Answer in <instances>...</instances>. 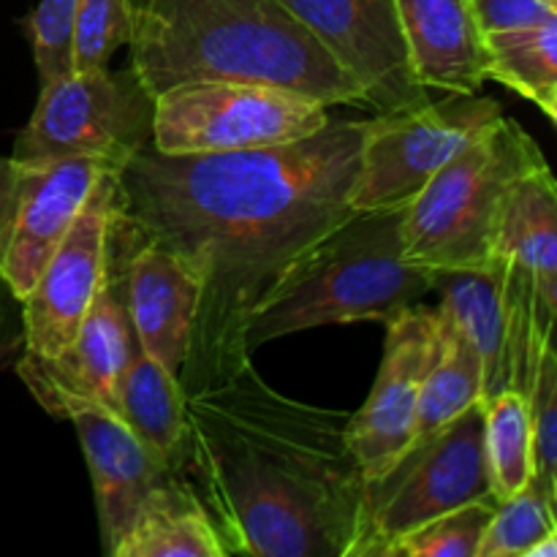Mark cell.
Masks as SVG:
<instances>
[{
  "label": "cell",
  "mask_w": 557,
  "mask_h": 557,
  "mask_svg": "<svg viewBox=\"0 0 557 557\" xmlns=\"http://www.w3.org/2000/svg\"><path fill=\"white\" fill-rule=\"evenodd\" d=\"M364 120H330L292 145L166 156L147 145L120 172L123 215L201 281L185 395L245 364V330L292 267L351 215Z\"/></svg>",
  "instance_id": "6da1fadb"
},
{
  "label": "cell",
  "mask_w": 557,
  "mask_h": 557,
  "mask_svg": "<svg viewBox=\"0 0 557 557\" xmlns=\"http://www.w3.org/2000/svg\"><path fill=\"white\" fill-rule=\"evenodd\" d=\"M351 413L275 392L253 362L185 395V482L226 557H354L364 473Z\"/></svg>",
  "instance_id": "7a4b0ae2"
},
{
  "label": "cell",
  "mask_w": 557,
  "mask_h": 557,
  "mask_svg": "<svg viewBox=\"0 0 557 557\" xmlns=\"http://www.w3.org/2000/svg\"><path fill=\"white\" fill-rule=\"evenodd\" d=\"M131 65L152 96L196 79L256 82L326 107H368L362 87L281 0H147Z\"/></svg>",
  "instance_id": "3957f363"
},
{
  "label": "cell",
  "mask_w": 557,
  "mask_h": 557,
  "mask_svg": "<svg viewBox=\"0 0 557 557\" xmlns=\"http://www.w3.org/2000/svg\"><path fill=\"white\" fill-rule=\"evenodd\" d=\"M400 210L351 212L313 245L250 315L245 348L330 324H389L435 292L438 272L408 261Z\"/></svg>",
  "instance_id": "277c9868"
},
{
  "label": "cell",
  "mask_w": 557,
  "mask_h": 557,
  "mask_svg": "<svg viewBox=\"0 0 557 557\" xmlns=\"http://www.w3.org/2000/svg\"><path fill=\"white\" fill-rule=\"evenodd\" d=\"M544 161L517 120H495L406 207L403 250L408 261L435 272L493 264L506 194Z\"/></svg>",
  "instance_id": "5b68a950"
},
{
  "label": "cell",
  "mask_w": 557,
  "mask_h": 557,
  "mask_svg": "<svg viewBox=\"0 0 557 557\" xmlns=\"http://www.w3.org/2000/svg\"><path fill=\"white\" fill-rule=\"evenodd\" d=\"M495 498L484 451V400L446 428L413 438L364 482L362 539L354 557H384L392 542L473 500Z\"/></svg>",
  "instance_id": "8992f818"
},
{
  "label": "cell",
  "mask_w": 557,
  "mask_h": 557,
  "mask_svg": "<svg viewBox=\"0 0 557 557\" xmlns=\"http://www.w3.org/2000/svg\"><path fill=\"white\" fill-rule=\"evenodd\" d=\"M156 96L134 65L71 71L47 82L14 141L16 161L96 158L123 172L152 145Z\"/></svg>",
  "instance_id": "52a82bcc"
},
{
  "label": "cell",
  "mask_w": 557,
  "mask_h": 557,
  "mask_svg": "<svg viewBox=\"0 0 557 557\" xmlns=\"http://www.w3.org/2000/svg\"><path fill=\"white\" fill-rule=\"evenodd\" d=\"M326 103L256 82L196 79L156 96L152 147L166 156L292 145L330 123Z\"/></svg>",
  "instance_id": "ba28073f"
},
{
  "label": "cell",
  "mask_w": 557,
  "mask_h": 557,
  "mask_svg": "<svg viewBox=\"0 0 557 557\" xmlns=\"http://www.w3.org/2000/svg\"><path fill=\"white\" fill-rule=\"evenodd\" d=\"M500 117L504 112L493 98L449 92L446 101L379 112V117L364 120L351 210L408 207L446 163Z\"/></svg>",
  "instance_id": "9c48e42d"
},
{
  "label": "cell",
  "mask_w": 557,
  "mask_h": 557,
  "mask_svg": "<svg viewBox=\"0 0 557 557\" xmlns=\"http://www.w3.org/2000/svg\"><path fill=\"white\" fill-rule=\"evenodd\" d=\"M125 259L128 237L117 210L109 234L107 281L71 346L49 359L25 354L16 364V373L30 395L52 417L69 419L82 408H103L117 417V381L128 364L134 341V324L125 302Z\"/></svg>",
  "instance_id": "30bf717a"
},
{
  "label": "cell",
  "mask_w": 557,
  "mask_h": 557,
  "mask_svg": "<svg viewBox=\"0 0 557 557\" xmlns=\"http://www.w3.org/2000/svg\"><path fill=\"white\" fill-rule=\"evenodd\" d=\"M103 169L109 166L96 158H0V281L20 302L63 243Z\"/></svg>",
  "instance_id": "8fae6325"
},
{
  "label": "cell",
  "mask_w": 557,
  "mask_h": 557,
  "mask_svg": "<svg viewBox=\"0 0 557 557\" xmlns=\"http://www.w3.org/2000/svg\"><path fill=\"white\" fill-rule=\"evenodd\" d=\"M120 201V169H103L69 234L22 299L25 354L30 357H58L79 332L87 310L107 281L109 234Z\"/></svg>",
  "instance_id": "7c38bea8"
},
{
  "label": "cell",
  "mask_w": 557,
  "mask_h": 557,
  "mask_svg": "<svg viewBox=\"0 0 557 557\" xmlns=\"http://www.w3.org/2000/svg\"><path fill=\"white\" fill-rule=\"evenodd\" d=\"M362 87L375 112L417 109L430 90L413 71L397 0H281Z\"/></svg>",
  "instance_id": "4fadbf2b"
},
{
  "label": "cell",
  "mask_w": 557,
  "mask_h": 557,
  "mask_svg": "<svg viewBox=\"0 0 557 557\" xmlns=\"http://www.w3.org/2000/svg\"><path fill=\"white\" fill-rule=\"evenodd\" d=\"M444 343L438 308L406 310L386 324L384 357L368 403L351 413V449L364 482L392 466L413 441L419 392Z\"/></svg>",
  "instance_id": "5bb4252c"
},
{
  "label": "cell",
  "mask_w": 557,
  "mask_h": 557,
  "mask_svg": "<svg viewBox=\"0 0 557 557\" xmlns=\"http://www.w3.org/2000/svg\"><path fill=\"white\" fill-rule=\"evenodd\" d=\"M69 422L90 466L103 547L112 555L145 506L185 476L112 411L82 408L71 413Z\"/></svg>",
  "instance_id": "9a60e30c"
},
{
  "label": "cell",
  "mask_w": 557,
  "mask_h": 557,
  "mask_svg": "<svg viewBox=\"0 0 557 557\" xmlns=\"http://www.w3.org/2000/svg\"><path fill=\"white\" fill-rule=\"evenodd\" d=\"M123 226L128 237L125 302H128L134 335L150 357H156L180 379L199 313L201 281L188 261L163 245L141 237L125 215Z\"/></svg>",
  "instance_id": "2e32d148"
},
{
  "label": "cell",
  "mask_w": 557,
  "mask_h": 557,
  "mask_svg": "<svg viewBox=\"0 0 557 557\" xmlns=\"http://www.w3.org/2000/svg\"><path fill=\"white\" fill-rule=\"evenodd\" d=\"M397 11L413 71L428 90H482L490 54L468 0H397Z\"/></svg>",
  "instance_id": "e0dca14e"
},
{
  "label": "cell",
  "mask_w": 557,
  "mask_h": 557,
  "mask_svg": "<svg viewBox=\"0 0 557 557\" xmlns=\"http://www.w3.org/2000/svg\"><path fill=\"white\" fill-rule=\"evenodd\" d=\"M506 264L446 270L435 277L438 308L455 321L484 364V400L509 389V308L504 292Z\"/></svg>",
  "instance_id": "ac0fdd59"
},
{
  "label": "cell",
  "mask_w": 557,
  "mask_h": 557,
  "mask_svg": "<svg viewBox=\"0 0 557 557\" xmlns=\"http://www.w3.org/2000/svg\"><path fill=\"white\" fill-rule=\"evenodd\" d=\"M117 417L166 457L183 466L185 451V392L177 375L145 351L139 337L131 341V357L117 381Z\"/></svg>",
  "instance_id": "d6986e66"
},
{
  "label": "cell",
  "mask_w": 557,
  "mask_h": 557,
  "mask_svg": "<svg viewBox=\"0 0 557 557\" xmlns=\"http://www.w3.org/2000/svg\"><path fill=\"white\" fill-rule=\"evenodd\" d=\"M495 259L517 261L539 277L557 275V177L547 161L528 169L506 194Z\"/></svg>",
  "instance_id": "ffe728a7"
},
{
  "label": "cell",
  "mask_w": 557,
  "mask_h": 557,
  "mask_svg": "<svg viewBox=\"0 0 557 557\" xmlns=\"http://www.w3.org/2000/svg\"><path fill=\"white\" fill-rule=\"evenodd\" d=\"M112 557H226V547L183 479L145 506Z\"/></svg>",
  "instance_id": "44dd1931"
},
{
  "label": "cell",
  "mask_w": 557,
  "mask_h": 557,
  "mask_svg": "<svg viewBox=\"0 0 557 557\" xmlns=\"http://www.w3.org/2000/svg\"><path fill=\"white\" fill-rule=\"evenodd\" d=\"M444 343L419 392L413 438L446 428L451 419L484 400V364L455 321L438 308Z\"/></svg>",
  "instance_id": "7402d4cb"
},
{
  "label": "cell",
  "mask_w": 557,
  "mask_h": 557,
  "mask_svg": "<svg viewBox=\"0 0 557 557\" xmlns=\"http://www.w3.org/2000/svg\"><path fill=\"white\" fill-rule=\"evenodd\" d=\"M484 451L490 487L498 500L520 493L536 476V438L528 395L504 389L484 400Z\"/></svg>",
  "instance_id": "603a6c76"
},
{
  "label": "cell",
  "mask_w": 557,
  "mask_h": 557,
  "mask_svg": "<svg viewBox=\"0 0 557 557\" xmlns=\"http://www.w3.org/2000/svg\"><path fill=\"white\" fill-rule=\"evenodd\" d=\"M490 79L511 87L528 101L557 87V16L528 30L487 36Z\"/></svg>",
  "instance_id": "cb8c5ba5"
},
{
  "label": "cell",
  "mask_w": 557,
  "mask_h": 557,
  "mask_svg": "<svg viewBox=\"0 0 557 557\" xmlns=\"http://www.w3.org/2000/svg\"><path fill=\"white\" fill-rule=\"evenodd\" d=\"M555 528L557 517L547 487L533 476L520 493L498 500L484 531L479 557H528Z\"/></svg>",
  "instance_id": "d4e9b609"
},
{
  "label": "cell",
  "mask_w": 557,
  "mask_h": 557,
  "mask_svg": "<svg viewBox=\"0 0 557 557\" xmlns=\"http://www.w3.org/2000/svg\"><path fill=\"white\" fill-rule=\"evenodd\" d=\"M498 498H482L424 522L389 544L384 557H479Z\"/></svg>",
  "instance_id": "484cf974"
},
{
  "label": "cell",
  "mask_w": 557,
  "mask_h": 557,
  "mask_svg": "<svg viewBox=\"0 0 557 557\" xmlns=\"http://www.w3.org/2000/svg\"><path fill=\"white\" fill-rule=\"evenodd\" d=\"M131 0H76L74 71L103 69L134 36Z\"/></svg>",
  "instance_id": "4316f807"
},
{
  "label": "cell",
  "mask_w": 557,
  "mask_h": 557,
  "mask_svg": "<svg viewBox=\"0 0 557 557\" xmlns=\"http://www.w3.org/2000/svg\"><path fill=\"white\" fill-rule=\"evenodd\" d=\"M74 20L76 0H38L27 16L33 63L41 85L74 71Z\"/></svg>",
  "instance_id": "83f0119b"
},
{
  "label": "cell",
  "mask_w": 557,
  "mask_h": 557,
  "mask_svg": "<svg viewBox=\"0 0 557 557\" xmlns=\"http://www.w3.org/2000/svg\"><path fill=\"white\" fill-rule=\"evenodd\" d=\"M528 400H531L533 438H536V479L549 487L557 479V321L539 357Z\"/></svg>",
  "instance_id": "f1b7e54d"
},
{
  "label": "cell",
  "mask_w": 557,
  "mask_h": 557,
  "mask_svg": "<svg viewBox=\"0 0 557 557\" xmlns=\"http://www.w3.org/2000/svg\"><path fill=\"white\" fill-rule=\"evenodd\" d=\"M482 36L528 30L557 16V0H468Z\"/></svg>",
  "instance_id": "f546056e"
},
{
  "label": "cell",
  "mask_w": 557,
  "mask_h": 557,
  "mask_svg": "<svg viewBox=\"0 0 557 557\" xmlns=\"http://www.w3.org/2000/svg\"><path fill=\"white\" fill-rule=\"evenodd\" d=\"M536 283H539V294H542L544 305H547L549 313H553V319L557 321V275H549V277L536 275Z\"/></svg>",
  "instance_id": "4dcf8cb0"
},
{
  "label": "cell",
  "mask_w": 557,
  "mask_h": 557,
  "mask_svg": "<svg viewBox=\"0 0 557 557\" xmlns=\"http://www.w3.org/2000/svg\"><path fill=\"white\" fill-rule=\"evenodd\" d=\"M533 103H536V107L542 109V112L547 114V117L557 125V87H553V90L539 92V96L533 98Z\"/></svg>",
  "instance_id": "1f68e13d"
},
{
  "label": "cell",
  "mask_w": 557,
  "mask_h": 557,
  "mask_svg": "<svg viewBox=\"0 0 557 557\" xmlns=\"http://www.w3.org/2000/svg\"><path fill=\"white\" fill-rule=\"evenodd\" d=\"M528 557H557V528L555 531H549L547 536H544L542 542L528 553Z\"/></svg>",
  "instance_id": "d6a6232c"
},
{
  "label": "cell",
  "mask_w": 557,
  "mask_h": 557,
  "mask_svg": "<svg viewBox=\"0 0 557 557\" xmlns=\"http://www.w3.org/2000/svg\"><path fill=\"white\" fill-rule=\"evenodd\" d=\"M547 493H549V500H553V509H555V517H557V479L553 484H549Z\"/></svg>",
  "instance_id": "836d02e7"
},
{
  "label": "cell",
  "mask_w": 557,
  "mask_h": 557,
  "mask_svg": "<svg viewBox=\"0 0 557 557\" xmlns=\"http://www.w3.org/2000/svg\"><path fill=\"white\" fill-rule=\"evenodd\" d=\"M131 3H134V9H139V5H145L147 0H131Z\"/></svg>",
  "instance_id": "e575fe53"
},
{
  "label": "cell",
  "mask_w": 557,
  "mask_h": 557,
  "mask_svg": "<svg viewBox=\"0 0 557 557\" xmlns=\"http://www.w3.org/2000/svg\"><path fill=\"white\" fill-rule=\"evenodd\" d=\"M0 283H3V281H0Z\"/></svg>",
  "instance_id": "d590c367"
}]
</instances>
